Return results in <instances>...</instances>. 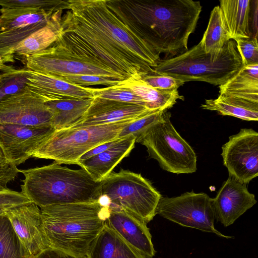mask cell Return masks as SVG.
Wrapping results in <instances>:
<instances>
[{
    "mask_svg": "<svg viewBox=\"0 0 258 258\" xmlns=\"http://www.w3.org/2000/svg\"><path fill=\"white\" fill-rule=\"evenodd\" d=\"M56 41L63 55L110 70L124 80L155 74L160 60L115 0H69Z\"/></svg>",
    "mask_w": 258,
    "mask_h": 258,
    "instance_id": "obj_1",
    "label": "cell"
},
{
    "mask_svg": "<svg viewBox=\"0 0 258 258\" xmlns=\"http://www.w3.org/2000/svg\"><path fill=\"white\" fill-rule=\"evenodd\" d=\"M151 49L176 56L186 51L202 6L192 0H115Z\"/></svg>",
    "mask_w": 258,
    "mask_h": 258,
    "instance_id": "obj_2",
    "label": "cell"
},
{
    "mask_svg": "<svg viewBox=\"0 0 258 258\" xmlns=\"http://www.w3.org/2000/svg\"><path fill=\"white\" fill-rule=\"evenodd\" d=\"M40 211L42 232L48 247L86 256L104 225L109 208L99 201L49 205Z\"/></svg>",
    "mask_w": 258,
    "mask_h": 258,
    "instance_id": "obj_3",
    "label": "cell"
},
{
    "mask_svg": "<svg viewBox=\"0 0 258 258\" xmlns=\"http://www.w3.org/2000/svg\"><path fill=\"white\" fill-rule=\"evenodd\" d=\"M21 192L40 208L52 205L99 201L101 181L84 168L75 170L57 163L24 170Z\"/></svg>",
    "mask_w": 258,
    "mask_h": 258,
    "instance_id": "obj_4",
    "label": "cell"
},
{
    "mask_svg": "<svg viewBox=\"0 0 258 258\" xmlns=\"http://www.w3.org/2000/svg\"><path fill=\"white\" fill-rule=\"evenodd\" d=\"M236 43L230 40L218 55L206 53L200 42L177 55L160 59L153 68L156 74L169 76L184 82H205L220 86L241 68Z\"/></svg>",
    "mask_w": 258,
    "mask_h": 258,
    "instance_id": "obj_5",
    "label": "cell"
},
{
    "mask_svg": "<svg viewBox=\"0 0 258 258\" xmlns=\"http://www.w3.org/2000/svg\"><path fill=\"white\" fill-rule=\"evenodd\" d=\"M135 120L55 130L33 152L32 157L53 160L60 164H77L92 149L118 139L120 131Z\"/></svg>",
    "mask_w": 258,
    "mask_h": 258,
    "instance_id": "obj_6",
    "label": "cell"
},
{
    "mask_svg": "<svg viewBox=\"0 0 258 258\" xmlns=\"http://www.w3.org/2000/svg\"><path fill=\"white\" fill-rule=\"evenodd\" d=\"M101 192L110 209L123 210L146 224L156 215L162 197L140 174L123 169L101 181Z\"/></svg>",
    "mask_w": 258,
    "mask_h": 258,
    "instance_id": "obj_7",
    "label": "cell"
},
{
    "mask_svg": "<svg viewBox=\"0 0 258 258\" xmlns=\"http://www.w3.org/2000/svg\"><path fill=\"white\" fill-rule=\"evenodd\" d=\"M171 113L166 110L163 119L152 126L140 143L162 169L173 173H192L197 170V157L188 143L175 129Z\"/></svg>",
    "mask_w": 258,
    "mask_h": 258,
    "instance_id": "obj_8",
    "label": "cell"
},
{
    "mask_svg": "<svg viewBox=\"0 0 258 258\" xmlns=\"http://www.w3.org/2000/svg\"><path fill=\"white\" fill-rule=\"evenodd\" d=\"M156 214L182 226L213 233L222 238H234L225 235L215 228L212 199L206 193L191 191L177 197H162Z\"/></svg>",
    "mask_w": 258,
    "mask_h": 258,
    "instance_id": "obj_9",
    "label": "cell"
},
{
    "mask_svg": "<svg viewBox=\"0 0 258 258\" xmlns=\"http://www.w3.org/2000/svg\"><path fill=\"white\" fill-rule=\"evenodd\" d=\"M223 164L229 176L246 184L258 175V133L242 128L222 147Z\"/></svg>",
    "mask_w": 258,
    "mask_h": 258,
    "instance_id": "obj_10",
    "label": "cell"
},
{
    "mask_svg": "<svg viewBox=\"0 0 258 258\" xmlns=\"http://www.w3.org/2000/svg\"><path fill=\"white\" fill-rule=\"evenodd\" d=\"M25 60L28 69L52 77L89 75L124 80L110 70L66 56L52 46Z\"/></svg>",
    "mask_w": 258,
    "mask_h": 258,
    "instance_id": "obj_11",
    "label": "cell"
},
{
    "mask_svg": "<svg viewBox=\"0 0 258 258\" xmlns=\"http://www.w3.org/2000/svg\"><path fill=\"white\" fill-rule=\"evenodd\" d=\"M46 102L28 87L25 92L0 101V123L52 125V114Z\"/></svg>",
    "mask_w": 258,
    "mask_h": 258,
    "instance_id": "obj_12",
    "label": "cell"
},
{
    "mask_svg": "<svg viewBox=\"0 0 258 258\" xmlns=\"http://www.w3.org/2000/svg\"><path fill=\"white\" fill-rule=\"evenodd\" d=\"M52 126L0 123V143L17 166L32 157L33 152L55 131Z\"/></svg>",
    "mask_w": 258,
    "mask_h": 258,
    "instance_id": "obj_13",
    "label": "cell"
},
{
    "mask_svg": "<svg viewBox=\"0 0 258 258\" xmlns=\"http://www.w3.org/2000/svg\"><path fill=\"white\" fill-rule=\"evenodd\" d=\"M256 203L246 184L229 176L212 199L215 219L228 227Z\"/></svg>",
    "mask_w": 258,
    "mask_h": 258,
    "instance_id": "obj_14",
    "label": "cell"
},
{
    "mask_svg": "<svg viewBox=\"0 0 258 258\" xmlns=\"http://www.w3.org/2000/svg\"><path fill=\"white\" fill-rule=\"evenodd\" d=\"M16 234L31 256L48 248L41 226V211L32 202L19 205L5 212Z\"/></svg>",
    "mask_w": 258,
    "mask_h": 258,
    "instance_id": "obj_15",
    "label": "cell"
},
{
    "mask_svg": "<svg viewBox=\"0 0 258 258\" xmlns=\"http://www.w3.org/2000/svg\"><path fill=\"white\" fill-rule=\"evenodd\" d=\"M158 111L145 106L116 101L94 96L81 120L73 127L113 123L137 119Z\"/></svg>",
    "mask_w": 258,
    "mask_h": 258,
    "instance_id": "obj_16",
    "label": "cell"
},
{
    "mask_svg": "<svg viewBox=\"0 0 258 258\" xmlns=\"http://www.w3.org/2000/svg\"><path fill=\"white\" fill-rule=\"evenodd\" d=\"M105 223L145 258L155 255L152 236L144 222L123 210L109 208Z\"/></svg>",
    "mask_w": 258,
    "mask_h": 258,
    "instance_id": "obj_17",
    "label": "cell"
},
{
    "mask_svg": "<svg viewBox=\"0 0 258 258\" xmlns=\"http://www.w3.org/2000/svg\"><path fill=\"white\" fill-rule=\"evenodd\" d=\"M27 84L32 91L51 101L68 98H93L90 87H83L70 84L55 77L28 69Z\"/></svg>",
    "mask_w": 258,
    "mask_h": 258,
    "instance_id": "obj_18",
    "label": "cell"
},
{
    "mask_svg": "<svg viewBox=\"0 0 258 258\" xmlns=\"http://www.w3.org/2000/svg\"><path fill=\"white\" fill-rule=\"evenodd\" d=\"M136 139L128 136L120 139L114 145L106 151L86 160L78 161L82 167L96 181H101L107 177L113 168L135 147Z\"/></svg>",
    "mask_w": 258,
    "mask_h": 258,
    "instance_id": "obj_19",
    "label": "cell"
},
{
    "mask_svg": "<svg viewBox=\"0 0 258 258\" xmlns=\"http://www.w3.org/2000/svg\"><path fill=\"white\" fill-rule=\"evenodd\" d=\"M219 6L230 40L252 37L253 1L221 0Z\"/></svg>",
    "mask_w": 258,
    "mask_h": 258,
    "instance_id": "obj_20",
    "label": "cell"
},
{
    "mask_svg": "<svg viewBox=\"0 0 258 258\" xmlns=\"http://www.w3.org/2000/svg\"><path fill=\"white\" fill-rule=\"evenodd\" d=\"M87 258H145L105 223L91 244Z\"/></svg>",
    "mask_w": 258,
    "mask_h": 258,
    "instance_id": "obj_21",
    "label": "cell"
},
{
    "mask_svg": "<svg viewBox=\"0 0 258 258\" xmlns=\"http://www.w3.org/2000/svg\"><path fill=\"white\" fill-rule=\"evenodd\" d=\"M201 107L244 120L258 119V101L229 94L221 93L216 99H206Z\"/></svg>",
    "mask_w": 258,
    "mask_h": 258,
    "instance_id": "obj_22",
    "label": "cell"
},
{
    "mask_svg": "<svg viewBox=\"0 0 258 258\" xmlns=\"http://www.w3.org/2000/svg\"><path fill=\"white\" fill-rule=\"evenodd\" d=\"M118 88L132 91L144 101L146 107L152 110H167L177 102L178 100H184L177 90L166 92L152 88L142 79L130 78L115 85Z\"/></svg>",
    "mask_w": 258,
    "mask_h": 258,
    "instance_id": "obj_23",
    "label": "cell"
},
{
    "mask_svg": "<svg viewBox=\"0 0 258 258\" xmlns=\"http://www.w3.org/2000/svg\"><path fill=\"white\" fill-rule=\"evenodd\" d=\"M92 99L68 98L46 102L52 114V126L56 130L74 126L82 118Z\"/></svg>",
    "mask_w": 258,
    "mask_h": 258,
    "instance_id": "obj_24",
    "label": "cell"
},
{
    "mask_svg": "<svg viewBox=\"0 0 258 258\" xmlns=\"http://www.w3.org/2000/svg\"><path fill=\"white\" fill-rule=\"evenodd\" d=\"M61 17L55 18L20 42L14 48V58H25L51 46L56 41Z\"/></svg>",
    "mask_w": 258,
    "mask_h": 258,
    "instance_id": "obj_25",
    "label": "cell"
},
{
    "mask_svg": "<svg viewBox=\"0 0 258 258\" xmlns=\"http://www.w3.org/2000/svg\"><path fill=\"white\" fill-rule=\"evenodd\" d=\"M221 93L258 101V64L242 66L233 77L219 86Z\"/></svg>",
    "mask_w": 258,
    "mask_h": 258,
    "instance_id": "obj_26",
    "label": "cell"
},
{
    "mask_svg": "<svg viewBox=\"0 0 258 258\" xmlns=\"http://www.w3.org/2000/svg\"><path fill=\"white\" fill-rule=\"evenodd\" d=\"M229 40L219 7L216 6L211 12L207 29L200 42L206 53L218 55Z\"/></svg>",
    "mask_w": 258,
    "mask_h": 258,
    "instance_id": "obj_27",
    "label": "cell"
},
{
    "mask_svg": "<svg viewBox=\"0 0 258 258\" xmlns=\"http://www.w3.org/2000/svg\"><path fill=\"white\" fill-rule=\"evenodd\" d=\"M61 16H58L50 20L28 22L18 27L0 33V56L4 62H15L14 50L20 42L45 26L52 20Z\"/></svg>",
    "mask_w": 258,
    "mask_h": 258,
    "instance_id": "obj_28",
    "label": "cell"
},
{
    "mask_svg": "<svg viewBox=\"0 0 258 258\" xmlns=\"http://www.w3.org/2000/svg\"><path fill=\"white\" fill-rule=\"evenodd\" d=\"M62 11H45L32 9L1 8L0 33L33 21L50 20L61 16Z\"/></svg>",
    "mask_w": 258,
    "mask_h": 258,
    "instance_id": "obj_29",
    "label": "cell"
},
{
    "mask_svg": "<svg viewBox=\"0 0 258 258\" xmlns=\"http://www.w3.org/2000/svg\"><path fill=\"white\" fill-rule=\"evenodd\" d=\"M19 239L9 218L0 215V258H31Z\"/></svg>",
    "mask_w": 258,
    "mask_h": 258,
    "instance_id": "obj_30",
    "label": "cell"
},
{
    "mask_svg": "<svg viewBox=\"0 0 258 258\" xmlns=\"http://www.w3.org/2000/svg\"><path fill=\"white\" fill-rule=\"evenodd\" d=\"M28 76L27 68L1 74L0 101L25 92Z\"/></svg>",
    "mask_w": 258,
    "mask_h": 258,
    "instance_id": "obj_31",
    "label": "cell"
},
{
    "mask_svg": "<svg viewBox=\"0 0 258 258\" xmlns=\"http://www.w3.org/2000/svg\"><path fill=\"white\" fill-rule=\"evenodd\" d=\"M165 111L154 112L131 122L120 131L117 138L131 136L135 138L136 143H140L148 131L163 119Z\"/></svg>",
    "mask_w": 258,
    "mask_h": 258,
    "instance_id": "obj_32",
    "label": "cell"
},
{
    "mask_svg": "<svg viewBox=\"0 0 258 258\" xmlns=\"http://www.w3.org/2000/svg\"><path fill=\"white\" fill-rule=\"evenodd\" d=\"M5 9H32L45 11H59L69 9L67 1L61 0H0Z\"/></svg>",
    "mask_w": 258,
    "mask_h": 258,
    "instance_id": "obj_33",
    "label": "cell"
},
{
    "mask_svg": "<svg viewBox=\"0 0 258 258\" xmlns=\"http://www.w3.org/2000/svg\"><path fill=\"white\" fill-rule=\"evenodd\" d=\"M91 90L95 97L146 107L143 99L127 89L118 88L113 86L102 88H91Z\"/></svg>",
    "mask_w": 258,
    "mask_h": 258,
    "instance_id": "obj_34",
    "label": "cell"
},
{
    "mask_svg": "<svg viewBox=\"0 0 258 258\" xmlns=\"http://www.w3.org/2000/svg\"><path fill=\"white\" fill-rule=\"evenodd\" d=\"M234 41L242 59V66L258 64L257 38H240Z\"/></svg>",
    "mask_w": 258,
    "mask_h": 258,
    "instance_id": "obj_35",
    "label": "cell"
},
{
    "mask_svg": "<svg viewBox=\"0 0 258 258\" xmlns=\"http://www.w3.org/2000/svg\"><path fill=\"white\" fill-rule=\"evenodd\" d=\"M54 77L83 87L98 85L113 86L121 82L110 78L89 75H62Z\"/></svg>",
    "mask_w": 258,
    "mask_h": 258,
    "instance_id": "obj_36",
    "label": "cell"
},
{
    "mask_svg": "<svg viewBox=\"0 0 258 258\" xmlns=\"http://www.w3.org/2000/svg\"><path fill=\"white\" fill-rule=\"evenodd\" d=\"M141 79L152 88L166 92L177 90L178 88L185 83L174 77L156 74L145 75Z\"/></svg>",
    "mask_w": 258,
    "mask_h": 258,
    "instance_id": "obj_37",
    "label": "cell"
},
{
    "mask_svg": "<svg viewBox=\"0 0 258 258\" xmlns=\"http://www.w3.org/2000/svg\"><path fill=\"white\" fill-rule=\"evenodd\" d=\"M20 172V170L8 158L0 143V189L8 188L7 184Z\"/></svg>",
    "mask_w": 258,
    "mask_h": 258,
    "instance_id": "obj_38",
    "label": "cell"
},
{
    "mask_svg": "<svg viewBox=\"0 0 258 258\" xmlns=\"http://www.w3.org/2000/svg\"><path fill=\"white\" fill-rule=\"evenodd\" d=\"M31 202L21 192L8 188L0 189V208L8 210L15 207Z\"/></svg>",
    "mask_w": 258,
    "mask_h": 258,
    "instance_id": "obj_39",
    "label": "cell"
},
{
    "mask_svg": "<svg viewBox=\"0 0 258 258\" xmlns=\"http://www.w3.org/2000/svg\"><path fill=\"white\" fill-rule=\"evenodd\" d=\"M31 258H87L86 256H77L64 251L48 247Z\"/></svg>",
    "mask_w": 258,
    "mask_h": 258,
    "instance_id": "obj_40",
    "label": "cell"
},
{
    "mask_svg": "<svg viewBox=\"0 0 258 258\" xmlns=\"http://www.w3.org/2000/svg\"><path fill=\"white\" fill-rule=\"evenodd\" d=\"M119 139H116L96 146L83 155L78 161L86 160L106 151L117 143Z\"/></svg>",
    "mask_w": 258,
    "mask_h": 258,
    "instance_id": "obj_41",
    "label": "cell"
},
{
    "mask_svg": "<svg viewBox=\"0 0 258 258\" xmlns=\"http://www.w3.org/2000/svg\"><path fill=\"white\" fill-rule=\"evenodd\" d=\"M16 69L11 66H8L5 64V63L3 60L2 58L0 56V71H2L3 73H7L12 72L16 70Z\"/></svg>",
    "mask_w": 258,
    "mask_h": 258,
    "instance_id": "obj_42",
    "label": "cell"
},
{
    "mask_svg": "<svg viewBox=\"0 0 258 258\" xmlns=\"http://www.w3.org/2000/svg\"><path fill=\"white\" fill-rule=\"evenodd\" d=\"M6 210L0 208V215L5 214Z\"/></svg>",
    "mask_w": 258,
    "mask_h": 258,
    "instance_id": "obj_43",
    "label": "cell"
},
{
    "mask_svg": "<svg viewBox=\"0 0 258 258\" xmlns=\"http://www.w3.org/2000/svg\"><path fill=\"white\" fill-rule=\"evenodd\" d=\"M1 74H0V80H1Z\"/></svg>",
    "mask_w": 258,
    "mask_h": 258,
    "instance_id": "obj_44",
    "label": "cell"
}]
</instances>
